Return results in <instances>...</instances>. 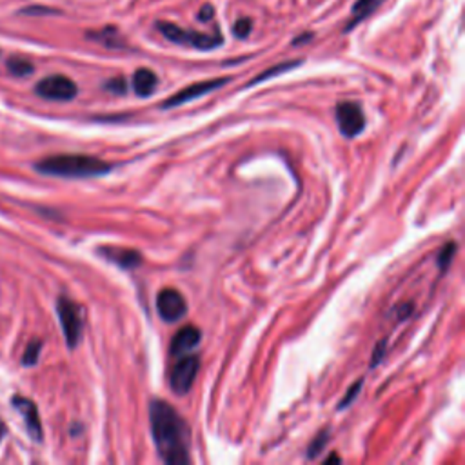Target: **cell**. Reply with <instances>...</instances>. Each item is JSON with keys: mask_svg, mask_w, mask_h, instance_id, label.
<instances>
[{"mask_svg": "<svg viewBox=\"0 0 465 465\" xmlns=\"http://www.w3.org/2000/svg\"><path fill=\"white\" fill-rule=\"evenodd\" d=\"M325 464H340V456H338V455H334V452H333V455H331V456H329V458H327V460H325Z\"/></svg>", "mask_w": 465, "mask_h": 465, "instance_id": "4316f807", "label": "cell"}, {"mask_svg": "<svg viewBox=\"0 0 465 465\" xmlns=\"http://www.w3.org/2000/svg\"><path fill=\"white\" fill-rule=\"evenodd\" d=\"M156 311H158L160 318L171 324V322H178V320L186 316L187 313V304L186 298L182 297V293H178L177 289H164L158 293L156 297Z\"/></svg>", "mask_w": 465, "mask_h": 465, "instance_id": "9c48e42d", "label": "cell"}, {"mask_svg": "<svg viewBox=\"0 0 465 465\" xmlns=\"http://www.w3.org/2000/svg\"><path fill=\"white\" fill-rule=\"evenodd\" d=\"M298 64H300V60H297V62H283V64L274 66V68L267 69V71H265V73L258 75V77H256L255 80H253V82H251V86H253V84L264 82V80H267V78H270V77H274V75H280V73H283V71H288V69L297 68Z\"/></svg>", "mask_w": 465, "mask_h": 465, "instance_id": "ac0fdd59", "label": "cell"}, {"mask_svg": "<svg viewBox=\"0 0 465 465\" xmlns=\"http://www.w3.org/2000/svg\"><path fill=\"white\" fill-rule=\"evenodd\" d=\"M20 13H24V15H60V11L53 10V8H46V6H29V8H24Z\"/></svg>", "mask_w": 465, "mask_h": 465, "instance_id": "cb8c5ba5", "label": "cell"}, {"mask_svg": "<svg viewBox=\"0 0 465 465\" xmlns=\"http://www.w3.org/2000/svg\"><path fill=\"white\" fill-rule=\"evenodd\" d=\"M229 78H213V80H202V82H195L191 86L184 87L178 93H175L173 96H169L168 101L162 104L164 110H169V108H177V105L187 104V102L195 101V98H200V96L207 95V93L214 91V89H219L222 87L223 84H228Z\"/></svg>", "mask_w": 465, "mask_h": 465, "instance_id": "ba28073f", "label": "cell"}, {"mask_svg": "<svg viewBox=\"0 0 465 465\" xmlns=\"http://www.w3.org/2000/svg\"><path fill=\"white\" fill-rule=\"evenodd\" d=\"M155 28L158 29L169 42H175L178 46H189L200 51H209L219 47L223 44L222 33L216 29L213 35L207 33L195 31V29H184L173 22H165V20H158L155 24Z\"/></svg>", "mask_w": 465, "mask_h": 465, "instance_id": "3957f363", "label": "cell"}, {"mask_svg": "<svg viewBox=\"0 0 465 465\" xmlns=\"http://www.w3.org/2000/svg\"><path fill=\"white\" fill-rule=\"evenodd\" d=\"M156 84H158V77H156L151 69L140 68L133 75V91L137 93L138 96L146 98L155 93Z\"/></svg>", "mask_w": 465, "mask_h": 465, "instance_id": "4fadbf2b", "label": "cell"}, {"mask_svg": "<svg viewBox=\"0 0 465 465\" xmlns=\"http://www.w3.org/2000/svg\"><path fill=\"white\" fill-rule=\"evenodd\" d=\"M253 29V22L249 19H238L232 26V33L237 35L238 38H246L249 37V33Z\"/></svg>", "mask_w": 465, "mask_h": 465, "instance_id": "7402d4cb", "label": "cell"}, {"mask_svg": "<svg viewBox=\"0 0 465 465\" xmlns=\"http://www.w3.org/2000/svg\"><path fill=\"white\" fill-rule=\"evenodd\" d=\"M98 253L110 262L122 267V270H135V267H140L142 262H144L140 253L135 251V249H126V247L104 246L98 249Z\"/></svg>", "mask_w": 465, "mask_h": 465, "instance_id": "8fae6325", "label": "cell"}, {"mask_svg": "<svg viewBox=\"0 0 465 465\" xmlns=\"http://www.w3.org/2000/svg\"><path fill=\"white\" fill-rule=\"evenodd\" d=\"M329 442V431L327 429H324L322 433L316 434V438L313 440V442L309 443V447H307V458L309 460H315L316 456H320V452L324 451V447L327 445Z\"/></svg>", "mask_w": 465, "mask_h": 465, "instance_id": "e0dca14e", "label": "cell"}, {"mask_svg": "<svg viewBox=\"0 0 465 465\" xmlns=\"http://www.w3.org/2000/svg\"><path fill=\"white\" fill-rule=\"evenodd\" d=\"M104 89L113 93V95H126V93H128V82H126L124 77L111 78V80H108V82L104 84Z\"/></svg>", "mask_w": 465, "mask_h": 465, "instance_id": "44dd1931", "label": "cell"}, {"mask_svg": "<svg viewBox=\"0 0 465 465\" xmlns=\"http://www.w3.org/2000/svg\"><path fill=\"white\" fill-rule=\"evenodd\" d=\"M113 165L89 155H55L35 164L42 175L62 178H91L110 173Z\"/></svg>", "mask_w": 465, "mask_h": 465, "instance_id": "7a4b0ae2", "label": "cell"}, {"mask_svg": "<svg viewBox=\"0 0 465 465\" xmlns=\"http://www.w3.org/2000/svg\"><path fill=\"white\" fill-rule=\"evenodd\" d=\"M87 38L102 42V44L108 47H124V42L120 40L119 31L115 28H104L101 29V31H89L87 33Z\"/></svg>", "mask_w": 465, "mask_h": 465, "instance_id": "5bb4252c", "label": "cell"}, {"mask_svg": "<svg viewBox=\"0 0 465 465\" xmlns=\"http://www.w3.org/2000/svg\"><path fill=\"white\" fill-rule=\"evenodd\" d=\"M213 17H214V10H213V6H209V4H205L200 10V13H198V20H204V22H209Z\"/></svg>", "mask_w": 465, "mask_h": 465, "instance_id": "d4e9b609", "label": "cell"}, {"mask_svg": "<svg viewBox=\"0 0 465 465\" xmlns=\"http://www.w3.org/2000/svg\"><path fill=\"white\" fill-rule=\"evenodd\" d=\"M151 434L156 452L168 465H187L191 462V431L169 401L153 400L149 406Z\"/></svg>", "mask_w": 465, "mask_h": 465, "instance_id": "6da1fadb", "label": "cell"}, {"mask_svg": "<svg viewBox=\"0 0 465 465\" xmlns=\"http://www.w3.org/2000/svg\"><path fill=\"white\" fill-rule=\"evenodd\" d=\"M13 406H15V409L19 411L20 415L24 416V420H26V429H28L29 436H31L33 440L40 442L42 424H40V416H38L37 406H35L31 400H28V398H22V397H15Z\"/></svg>", "mask_w": 465, "mask_h": 465, "instance_id": "30bf717a", "label": "cell"}, {"mask_svg": "<svg viewBox=\"0 0 465 465\" xmlns=\"http://www.w3.org/2000/svg\"><path fill=\"white\" fill-rule=\"evenodd\" d=\"M35 91L46 101L68 102L77 96L78 87L71 78L64 77V75H51V77L42 78L35 87Z\"/></svg>", "mask_w": 465, "mask_h": 465, "instance_id": "5b68a950", "label": "cell"}, {"mask_svg": "<svg viewBox=\"0 0 465 465\" xmlns=\"http://www.w3.org/2000/svg\"><path fill=\"white\" fill-rule=\"evenodd\" d=\"M40 349H42V342L40 340H33V342H29L28 349H26V353H24L22 356V364L24 365H35L38 362V356H40Z\"/></svg>", "mask_w": 465, "mask_h": 465, "instance_id": "d6986e66", "label": "cell"}, {"mask_svg": "<svg viewBox=\"0 0 465 465\" xmlns=\"http://www.w3.org/2000/svg\"><path fill=\"white\" fill-rule=\"evenodd\" d=\"M337 124L344 137H358L365 128V117L356 102H340L337 105Z\"/></svg>", "mask_w": 465, "mask_h": 465, "instance_id": "8992f818", "label": "cell"}, {"mask_svg": "<svg viewBox=\"0 0 465 465\" xmlns=\"http://www.w3.org/2000/svg\"><path fill=\"white\" fill-rule=\"evenodd\" d=\"M383 351H385V342H380V346H376V351H374V355H373V362H371V367H374V365L382 360Z\"/></svg>", "mask_w": 465, "mask_h": 465, "instance_id": "484cf974", "label": "cell"}, {"mask_svg": "<svg viewBox=\"0 0 465 465\" xmlns=\"http://www.w3.org/2000/svg\"><path fill=\"white\" fill-rule=\"evenodd\" d=\"M362 385H364V380H358V382L353 383V388L349 389V391H347L346 398H344V400L340 401V404H338V409H346V407L349 406V404H351V401L355 400L356 397H358V392H360Z\"/></svg>", "mask_w": 465, "mask_h": 465, "instance_id": "603a6c76", "label": "cell"}, {"mask_svg": "<svg viewBox=\"0 0 465 465\" xmlns=\"http://www.w3.org/2000/svg\"><path fill=\"white\" fill-rule=\"evenodd\" d=\"M2 436H4V425H0V440H2Z\"/></svg>", "mask_w": 465, "mask_h": 465, "instance_id": "83f0119b", "label": "cell"}, {"mask_svg": "<svg viewBox=\"0 0 465 465\" xmlns=\"http://www.w3.org/2000/svg\"><path fill=\"white\" fill-rule=\"evenodd\" d=\"M6 66H8V71H10L13 77H29V75L35 71L31 62L26 59H20V57H13V59H10Z\"/></svg>", "mask_w": 465, "mask_h": 465, "instance_id": "2e32d148", "label": "cell"}, {"mask_svg": "<svg viewBox=\"0 0 465 465\" xmlns=\"http://www.w3.org/2000/svg\"><path fill=\"white\" fill-rule=\"evenodd\" d=\"M200 338L202 333L196 325H184L182 329H178L177 334L171 340V353L175 356L189 355V351L200 344Z\"/></svg>", "mask_w": 465, "mask_h": 465, "instance_id": "7c38bea8", "label": "cell"}, {"mask_svg": "<svg viewBox=\"0 0 465 465\" xmlns=\"http://www.w3.org/2000/svg\"><path fill=\"white\" fill-rule=\"evenodd\" d=\"M455 253H456V244L451 242L447 244V246H443V249L440 251V255H438V267L442 271H445L449 265H451L452 258H455Z\"/></svg>", "mask_w": 465, "mask_h": 465, "instance_id": "ffe728a7", "label": "cell"}, {"mask_svg": "<svg viewBox=\"0 0 465 465\" xmlns=\"http://www.w3.org/2000/svg\"><path fill=\"white\" fill-rule=\"evenodd\" d=\"M196 373H198V356H184L182 360H178L175 364L173 371H171V378H169V385L177 394L184 397L193 388Z\"/></svg>", "mask_w": 465, "mask_h": 465, "instance_id": "52a82bcc", "label": "cell"}, {"mask_svg": "<svg viewBox=\"0 0 465 465\" xmlns=\"http://www.w3.org/2000/svg\"><path fill=\"white\" fill-rule=\"evenodd\" d=\"M376 4H378V0H358L355 4V8H353V15H355V19H353L351 24H347L346 31H349V29H353V26L355 24H358L360 20H364L367 15L371 13V11L376 8Z\"/></svg>", "mask_w": 465, "mask_h": 465, "instance_id": "9a60e30c", "label": "cell"}, {"mask_svg": "<svg viewBox=\"0 0 465 465\" xmlns=\"http://www.w3.org/2000/svg\"><path fill=\"white\" fill-rule=\"evenodd\" d=\"M57 313H59L60 325H62V331H64L68 347L69 349H75L78 342H80V337H82V311L73 300L60 297L57 300Z\"/></svg>", "mask_w": 465, "mask_h": 465, "instance_id": "277c9868", "label": "cell"}]
</instances>
